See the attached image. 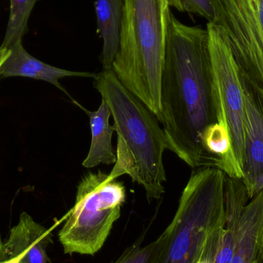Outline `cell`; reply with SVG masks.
<instances>
[{"mask_svg": "<svg viewBox=\"0 0 263 263\" xmlns=\"http://www.w3.org/2000/svg\"><path fill=\"white\" fill-rule=\"evenodd\" d=\"M126 199V187L109 173L99 170L85 175L77 185L75 204L59 233L65 254L98 253L120 219Z\"/></svg>", "mask_w": 263, "mask_h": 263, "instance_id": "obj_5", "label": "cell"}, {"mask_svg": "<svg viewBox=\"0 0 263 263\" xmlns=\"http://www.w3.org/2000/svg\"><path fill=\"white\" fill-rule=\"evenodd\" d=\"M170 7L180 12L203 17L209 23H215L217 17V0H168Z\"/></svg>", "mask_w": 263, "mask_h": 263, "instance_id": "obj_16", "label": "cell"}, {"mask_svg": "<svg viewBox=\"0 0 263 263\" xmlns=\"http://www.w3.org/2000/svg\"><path fill=\"white\" fill-rule=\"evenodd\" d=\"M38 0H10L9 21L2 47L9 49L23 41L27 31L28 21Z\"/></svg>", "mask_w": 263, "mask_h": 263, "instance_id": "obj_14", "label": "cell"}, {"mask_svg": "<svg viewBox=\"0 0 263 263\" xmlns=\"http://www.w3.org/2000/svg\"><path fill=\"white\" fill-rule=\"evenodd\" d=\"M35 222L26 213H21L18 224L0 247V261L20 263H47L46 249L52 242V230Z\"/></svg>", "mask_w": 263, "mask_h": 263, "instance_id": "obj_9", "label": "cell"}, {"mask_svg": "<svg viewBox=\"0 0 263 263\" xmlns=\"http://www.w3.org/2000/svg\"><path fill=\"white\" fill-rule=\"evenodd\" d=\"M97 32L103 40L102 64L103 69H112L120 50L123 0H96Z\"/></svg>", "mask_w": 263, "mask_h": 263, "instance_id": "obj_13", "label": "cell"}, {"mask_svg": "<svg viewBox=\"0 0 263 263\" xmlns=\"http://www.w3.org/2000/svg\"><path fill=\"white\" fill-rule=\"evenodd\" d=\"M168 0H123L112 71L161 122L160 84L172 17Z\"/></svg>", "mask_w": 263, "mask_h": 263, "instance_id": "obj_3", "label": "cell"}, {"mask_svg": "<svg viewBox=\"0 0 263 263\" xmlns=\"http://www.w3.org/2000/svg\"><path fill=\"white\" fill-rule=\"evenodd\" d=\"M8 49L9 55L0 68V77H27L43 80L53 85L70 98L71 96L60 84V80L66 77L94 79L97 75L92 72L66 70L46 64L30 55L23 47V41L15 43Z\"/></svg>", "mask_w": 263, "mask_h": 263, "instance_id": "obj_10", "label": "cell"}, {"mask_svg": "<svg viewBox=\"0 0 263 263\" xmlns=\"http://www.w3.org/2000/svg\"><path fill=\"white\" fill-rule=\"evenodd\" d=\"M206 29L217 99L218 123L230 132L233 155L242 168L245 112L239 66L219 26L208 23Z\"/></svg>", "mask_w": 263, "mask_h": 263, "instance_id": "obj_6", "label": "cell"}, {"mask_svg": "<svg viewBox=\"0 0 263 263\" xmlns=\"http://www.w3.org/2000/svg\"><path fill=\"white\" fill-rule=\"evenodd\" d=\"M161 122L170 151L193 168L210 167L202 145L218 123L207 29L172 15L160 84Z\"/></svg>", "mask_w": 263, "mask_h": 263, "instance_id": "obj_1", "label": "cell"}, {"mask_svg": "<svg viewBox=\"0 0 263 263\" xmlns=\"http://www.w3.org/2000/svg\"><path fill=\"white\" fill-rule=\"evenodd\" d=\"M73 103L87 114L92 133L90 148L87 156L82 163L83 166L92 168L101 164H115L117 153H115L112 144L115 128L109 123L112 114L106 102L102 99L101 104L97 111H89L75 100Z\"/></svg>", "mask_w": 263, "mask_h": 263, "instance_id": "obj_12", "label": "cell"}, {"mask_svg": "<svg viewBox=\"0 0 263 263\" xmlns=\"http://www.w3.org/2000/svg\"><path fill=\"white\" fill-rule=\"evenodd\" d=\"M244 98L242 182L250 199L263 191V89L239 67Z\"/></svg>", "mask_w": 263, "mask_h": 263, "instance_id": "obj_8", "label": "cell"}, {"mask_svg": "<svg viewBox=\"0 0 263 263\" xmlns=\"http://www.w3.org/2000/svg\"><path fill=\"white\" fill-rule=\"evenodd\" d=\"M214 24L240 69L263 89V0H217Z\"/></svg>", "mask_w": 263, "mask_h": 263, "instance_id": "obj_7", "label": "cell"}, {"mask_svg": "<svg viewBox=\"0 0 263 263\" xmlns=\"http://www.w3.org/2000/svg\"><path fill=\"white\" fill-rule=\"evenodd\" d=\"M3 241H2L1 237H0V247H2V245H3Z\"/></svg>", "mask_w": 263, "mask_h": 263, "instance_id": "obj_19", "label": "cell"}, {"mask_svg": "<svg viewBox=\"0 0 263 263\" xmlns=\"http://www.w3.org/2000/svg\"><path fill=\"white\" fill-rule=\"evenodd\" d=\"M8 55H9V49L0 46V68L6 59L7 58Z\"/></svg>", "mask_w": 263, "mask_h": 263, "instance_id": "obj_17", "label": "cell"}, {"mask_svg": "<svg viewBox=\"0 0 263 263\" xmlns=\"http://www.w3.org/2000/svg\"><path fill=\"white\" fill-rule=\"evenodd\" d=\"M94 86L110 108L117 134V162L109 176L123 175L142 185L148 202L165 193L166 138L150 109L125 87L112 69L97 73Z\"/></svg>", "mask_w": 263, "mask_h": 263, "instance_id": "obj_2", "label": "cell"}, {"mask_svg": "<svg viewBox=\"0 0 263 263\" xmlns=\"http://www.w3.org/2000/svg\"><path fill=\"white\" fill-rule=\"evenodd\" d=\"M146 230L137 240L126 249L118 259L110 263H159L165 245L166 234L164 231L156 240L144 245Z\"/></svg>", "mask_w": 263, "mask_h": 263, "instance_id": "obj_15", "label": "cell"}, {"mask_svg": "<svg viewBox=\"0 0 263 263\" xmlns=\"http://www.w3.org/2000/svg\"><path fill=\"white\" fill-rule=\"evenodd\" d=\"M263 241V191L242 212L231 263H261Z\"/></svg>", "mask_w": 263, "mask_h": 263, "instance_id": "obj_11", "label": "cell"}, {"mask_svg": "<svg viewBox=\"0 0 263 263\" xmlns=\"http://www.w3.org/2000/svg\"><path fill=\"white\" fill-rule=\"evenodd\" d=\"M226 173L200 167L192 173L159 263H215L225 227Z\"/></svg>", "mask_w": 263, "mask_h": 263, "instance_id": "obj_4", "label": "cell"}, {"mask_svg": "<svg viewBox=\"0 0 263 263\" xmlns=\"http://www.w3.org/2000/svg\"><path fill=\"white\" fill-rule=\"evenodd\" d=\"M261 263H263V241H262V253H261Z\"/></svg>", "mask_w": 263, "mask_h": 263, "instance_id": "obj_18", "label": "cell"}]
</instances>
